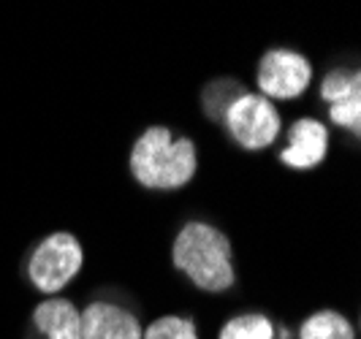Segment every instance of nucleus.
<instances>
[{
	"label": "nucleus",
	"instance_id": "obj_1",
	"mask_svg": "<svg viewBox=\"0 0 361 339\" xmlns=\"http://www.w3.org/2000/svg\"><path fill=\"white\" fill-rule=\"evenodd\" d=\"M171 261L193 285L207 293L231 290L236 283L231 239L209 223H185L171 245Z\"/></svg>",
	"mask_w": 361,
	"mask_h": 339
},
{
	"label": "nucleus",
	"instance_id": "obj_2",
	"mask_svg": "<svg viewBox=\"0 0 361 339\" xmlns=\"http://www.w3.org/2000/svg\"><path fill=\"white\" fill-rule=\"evenodd\" d=\"M196 144L163 125L147 128L130 149V174L147 190H180L196 177Z\"/></svg>",
	"mask_w": 361,
	"mask_h": 339
},
{
	"label": "nucleus",
	"instance_id": "obj_3",
	"mask_svg": "<svg viewBox=\"0 0 361 339\" xmlns=\"http://www.w3.org/2000/svg\"><path fill=\"white\" fill-rule=\"evenodd\" d=\"M85 247L71 231H52L38 239L27 252L25 277L41 299L63 296V290L82 274Z\"/></svg>",
	"mask_w": 361,
	"mask_h": 339
},
{
	"label": "nucleus",
	"instance_id": "obj_4",
	"mask_svg": "<svg viewBox=\"0 0 361 339\" xmlns=\"http://www.w3.org/2000/svg\"><path fill=\"white\" fill-rule=\"evenodd\" d=\"M226 130L242 149H267L280 136V111L261 92H242L223 114Z\"/></svg>",
	"mask_w": 361,
	"mask_h": 339
},
{
	"label": "nucleus",
	"instance_id": "obj_5",
	"mask_svg": "<svg viewBox=\"0 0 361 339\" xmlns=\"http://www.w3.org/2000/svg\"><path fill=\"white\" fill-rule=\"evenodd\" d=\"M258 92L274 101L299 98L312 82V66L305 54L293 49H269L258 63Z\"/></svg>",
	"mask_w": 361,
	"mask_h": 339
},
{
	"label": "nucleus",
	"instance_id": "obj_6",
	"mask_svg": "<svg viewBox=\"0 0 361 339\" xmlns=\"http://www.w3.org/2000/svg\"><path fill=\"white\" fill-rule=\"evenodd\" d=\"M79 312H82V339H145L142 321L123 304L92 299Z\"/></svg>",
	"mask_w": 361,
	"mask_h": 339
},
{
	"label": "nucleus",
	"instance_id": "obj_7",
	"mask_svg": "<svg viewBox=\"0 0 361 339\" xmlns=\"http://www.w3.org/2000/svg\"><path fill=\"white\" fill-rule=\"evenodd\" d=\"M30 328L41 339H82V312L66 296H49L30 309Z\"/></svg>",
	"mask_w": 361,
	"mask_h": 339
},
{
	"label": "nucleus",
	"instance_id": "obj_8",
	"mask_svg": "<svg viewBox=\"0 0 361 339\" xmlns=\"http://www.w3.org/2000/svg\"><path fill=\"white\" fill-rule=\"evenodd\" d=\"M326 147H329V133L326 125L318 120H296L288 130V147L280 152V161L288 168H315L326 158Z\"/></svg>",
	"mask_w": 361,
	"mask_h": 339
},
{
	"label": "nucleus",
	"instance_id": "obj_9",
	"mask_svg": "<svg viewBox=\"0 0 361 339\" xmlns=\"http://www.w3.org/2000/svg\"><path fill=\"white\" fill-rule=\"evenodd\" d=\"M299 339H356L350 323L340 312H315L299 328Z\"/></svg>",
	"mask_w": 361,
	"mask_h": 339
},
{
	"label": "nucleus",
	"instance_id": "obj_10",
	"mask_svg": "<svg viewBox=\"0 0 361 339\" xmlns=\"http://www.w3.org/2000/svg\"><path fill=\"white\" fill-rule=\"evenodd\" d=\"M220 339H274V326L261 312H245L220 328Z\"/></svg>",
	"mask_w": 361,
	"mask_h": 339
},
{
	"label": "nucleus",
	"instance_id": "obj_11",
	"mask_svg": "<svg viewBox=\"0 0 361 339\" xmlns=\"http://www.w3.org/2000/svg\"><path fill=\"white\" fill-rule=\"evenodd\" d=\"M324 101L334 104H361V71H334L329 73L321 85Z\"/></svg>",
	"mask_w": 361,
	"mask_h": 339
},
{
	"label": "nucleus",
	"instance_id": "obj_12",
	"mask_svg": "<svg viewBox=\"0 0 361 339\" xmlns=\"http://www.w3.org/2000/svg\"><path fill=\"white\" fill-rule=\"evenodd\" d=\"M145 339H199V328L185 315H163L147 326Z\"/></svg>",
	"mask_w": 361,
	"mask_h": 339
},
{
	"label": "nucleus",
	"instance_id": "obj_13",
	"mask_svg": "<svg viewBox=\"0 0 361 339\" xmlns=\"http://www.w3.org/2000/svg\"><path fill=\"white\" fill-rule=\"evenodd\" d=\"M242 92H245V90L239 87V82H231V79H220L215 85H209V87H207V95H204L207 114H209L212 120H223V114L228 111V106L234 104Z\"/></svg>",
	"mask_w": 361,
	"mask_h": 339
},
{
	"label": "nucleus",
	"instance_id": "obj_14",
	"mask_svg": "<svg viewBox=\"0 0 361 339\" xmlns=\"http://www.w3.org/2000/svg\"><path fill=\"white\" fill-rule=\"evenodd\" d=\"M329 117H331V123L361 136V104H334L329 109Z\"/></svg>",
	"mask_w": 361,
	"mask_h": 339
}]
</instances>
